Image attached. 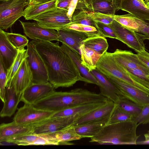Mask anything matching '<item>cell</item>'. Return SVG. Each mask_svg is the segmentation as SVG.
<instances>
[{"mask_svg":"<svg viewBox=\"0 0 149 149\" xmlns=\"http://www.w3.org/2000/svg\"><path fill=\"white\" fill-rule=\"evenodd\" d=\"M30 42L43 60L47 70L48 81L54 88L70 87L78 81L89 83L81 76L72 59L59 46V42L36 40Z\"/></svg>","mask_w":149,"mask_h":149,"instance_id":"6da1fadb","label":"cell"},{"mask_svg":"<svg viewBox=\"0 0 149 149\" xmlns=\"http://www.w3.org/2000/svg\"><path fill=\"white\" fill-rule=\"evenodd\" d=\"M108 100L100 93L77 88L69 91H55L33 105L38 109L56 112L81 104L105 102Z\"/></svg>","mask_w":149,"mask_h":149,"instance_id":"7a4b0ae2","label":"cell"},{"mask_svg":"<svg viewBox=\"0 0 149 149\" xmlns=\"http://www.w3.org/2000/svg\"><path fill=\"white\" fill-rule=\"evenodd\" d=\"M139 124L134 120L107 124L90 142L101 144L136 145L140 135L136 133Z\"/></svg>","mask_w":149,"mask_h":149,"instance_id":"3957f363","label":"cell"},{"mask_svg":"<svg viewBox=\"0 0 149 149\" xmlns=\"http://www.w3.org/2000/svg\"><path fill=\"white\" fill-rule=\"evenodd\" d=\"M29 5V0H9L0 1V29L11 27L23 16L24 8Z\"/></svg>","mask_w":149,"mask_h":149,"instance_id":"277c9868","label":"cell"},{"mask_svg":"<svg viewBox=\"0 0 149 149\" xmlns=\"http://www.w3.org/2000/svg\"><path fill=\"white\" fill-rule=\"evenodd\" d=\"M108 25L113 31L118 40L137 53L145 50L144 41L147 38L144 35L125 28L115 20Z\"/></svg>","mask_w":149,"mask_h":149,"instance_id":"5b68a950","label":"cell"},{"mask_svg":"<svg viewBox=\"0 0 149 149\" xmlns=\"http://www.w3.org/2000/svg\"><path fill=\"white\" fill-rule=\"evenodd\" d=\"M27 47L28 56L26 59L31 73L32 83L45 84L48 83L47 69L34 45L30 42Z\"/></svg>","mask_w":149,"mask_h":149,"instance_id":"8992f818","label":"cell"},{"mask_svg":"<svg viewBox=\"0 0 149 149\" xmlns=\"http://www.w3.org/2000/svg\"><path fill=\"white\" fill-rule=\"evenodd\" d=\"M68 12V10L56 7L40 15L33 20L43 27L57 31L64 29L71 23Z\"/></svg>","mask_w":149,"mask_h":149,"instance_id":"52a82bcc","label":"cell"},{"mask_svg":"<svg viewBox=\"0 0 149 149\" xmlns=\"http://www.w3.org/2000/svg\"><path fill=\"white\" fill-rule=\"evenodd\" d=\"M80 117L73 116L47 118L31 125L32 133L38 135L54 133L72 124Z\"/></svg>","mask_w":149,"mask_h":149,"instance_id":"ba28073f","label":"cell"},{"mask_svg":"<svg viewBox=\"0 0 149 149\" xmlns=\"http://www.w3.org/2000/svg\"><path fill=\"white\" fill-rule=\"evenodd\" d=\"M54 112L41 109L33 104L24 103L19 108L13 118V121L22 125H31L49 118Z\"/></svg>","mask_w":149,"mask_h":149,"instance_id":"9c48e42d","label":"cell"},{"mask_svg":"<svg viewBox=\"0 0 149 149\" xmlns=\"http://www.w3.org/2000/svg\"><path fill=\"white\" fill-rule=\"evenodd\" d=\"M123 93V96L143 107L149 103V95L141 90L111 76L106 77Z\"/></svg>","mask_w":149,"mask_h":149,"instance_id":"30bf717a","label":"cell"},{"mask_svg":"<svg viewBox=\"0 0 149 149\" xmlns=\"http://www.w3.org/2000/svg\"><path fill=\"white\" fill-rule=\"evenodd\" d=\"M26 35L33 40L58 41L57 31L53 29L46 28L36 22H23L19 20Z\"/></svg>","mask_w":149,"mask_h":149,"instance_id":"8fae6325","label":"cell"},{"mask_svg":"<svg viewBox=\"0 0 149 149\" xmlns=\"http://www.w3.org/2000/svg\"><path fill=\"white\" fill-rule=\"evenodd\" d=\"M54 88L49 82L45 84L32 83L22 95L21 101L24 103L33 104L54 92Z\"/></svg>","mask_w":149,"mask_h":149,"instance_id":"7c38bea8","label":"cell"},{"mask_svg":"<svg viewBox=\"0 0 149 149\" xmlns=\"http://www.w3.org/2000/svg\"><path fill=\"white\" fill-rule=\"evenodd\" d=\"M111 54L115 61L122 68L140 69L149 75V68L131 51L117 49Z\"/></svg>","mask_w":149,"mask_h":149,"instance_id":"4fadbf2b","label":"cell"},{"mask_svg":"<svg viewBox=\"0 0 149 149\" xmlns=\"http://www.w3.org/2000/svg\"><path fill=\"white\" fill-rule=\"evenodd\" d=\"M117 10L126 11L143 20H149V8L140 0H113Z\"/></svg>","mask_w":149,"mask_h":149,"instance_id":"5bb4252c","label":"cell"},{"mask_svg":"<svg viewBox=\"0 0 149 149\" xmlns=\"http://www.w3.org/2000/svg\"><path fill=\"white\" fill-rule=\"evenodd\" d=\"M58 41L66 45L72 50L80 55V47L82 42L88 36L78 31L68 29L57 31Z\"/></svg>","mask_w":149,"mask_h":149,"instance_id":"9a60e30c","label":"cell"},{"mask_svg":"<svg viewBox=\"0 0 149 149\" xmlns=\"http://www.w3.org/2000/svg\"><path fill=\"white\" fill-rule=\"evenodd\" d=\"M32 83L31 73L25 59L13 77L11 86H13L17 94L21 96L25 90Z\"/></svg>","mask_w":149,"mask_h":149,"instance_id":"2e32d148","label":"cell"},{"mask_svg":"<svg viewBox=\"0 0 149 149\" xmlns=\"http://www.w3.org/2000/svg\"><path fill=\"white\" fill-rule=\"evenodd\" d=\"M115 106L114 102L109 99L104 105L81 116L70 125L75 127L104 118L111 115Z\"/></svg>","mask_w":149,"mask_h":149,"instance_id":"e0dca14e","label":"cell"},{"mask_svg":"<svg viewBox=\"0 0 149 149\" xmlns=\"http://www.w3.org/2000/svg\"><path fill=\"white\" fill-rule=\"evenodd\" d=\"M18 50L7 38L5 31L0 29V62L6 73L17 55Z\"/></svg>","mask_w":149,"mask_h":149,"instance_id":"ac0fdd59","label":"cell"},{"mask_svg":"<svg viewBox=\"0 0 149 149\" xmlns=\"http://www.w3.org/2000/svg\"><path fill=\"white\" fill-rule=\"evenodd\" d=\"M97 79L100 93L103 96L115 103L119 96H123L122 93L105 76L97 69L90 72Z\"/></svg>","mask_w":149,"mask_h":149,"instance_id":"d6986e66","label":"cell"},{"mask_svg":"<svg viewBox=\"0 0 149 149\" xmlns=\"http://www.w3.org/2000/svg\"><path fill=\"white\" fill-rule=\"evenodd\" d=\"M108 100L103 102L84 104L66 109L54 112L49 118L81 117L103 106Z\"/></svg>","mask_w":149,"mask_h":149,"instance_id":"ffe728a7","label":"cell"},{"mask_svg":"<svg viewBox=\"0 0 149 149\" xmlns=\"http://www.w3.org/2000/svg\"><path fill=\"white\" fill-rule=\"evenodd\" d=\"M31 126L20 124L13 121L0 125V141L5 142L10 138L32 133Z\"/></svg>","mask_w":149,"mask_h":149,"instance_id":"44dd1931","label":"cell"},{"mask_svg":"<svg viewBox=\"0 0 149 149\" xmlns=\"http://www.w3.org/2000/svg\"><path fill=\"white\" fill-rule=\"evenodd\" d=\"M55 145L59 144L73 145L69 141L79 140L83 137L78 134L75 127L70 125L63 130L56 133L45 135Z\"/></svg>","mask_w":149,"mask_h":149,"instance_id":"7402d4cb","label":"cell"},{"mask_svg":"<svg viewBox=\"0 0 149 149\" xmlns=\"http://www.w3.org/2000/svg\"><path fill=\"white\" fill-rule=\"evenodd\" d=\"M21 96L17 95L13 86L6 88L5 100L0 113L1 117H10L15 113Z\"/></svg>","mask_w":149,"mask_h":149,"instance_id":"603a6c76","label":"cell"},{"mask_svg":"<svg viewBox=\"0 0 149 149\" xmlns=\"http://www.w3.org/2000/svg\"><path fill=\"white\" fill-rule=\"evenodd\" d=\"M110 116L100 120L76 127V131L83 138L92 137L107 124Z\"/></svg>","mask_w":149,"mask_h":149,"instance_id":"cb8c5ba5","label":"cell"},{"mask_svg":"<svg viewBox=\"0 0 149 149\" xmlns=\"http://www.w3.org/2000/svg\"><path fill=\"white\" fill-rule=\"evenodd\" d=\"M57 0L46 3L29 5L24 10L23 16L26 20H33L40 15L56 7Z\"/></svg>","mask_w":149,"mask_h":149,"instance_id":"d4e9b609","label":"cell"},{"mask_svg":"<svg viewBox=\"0 0 149 149\" xmlns=\"http://www.w3.org/2000/svg\"><path fill=\"white\" fill-rule=\"evenodd\" d=\"M79 49L81 64L89 72L96 69L97 63L102 55L86 47L83 44Z\"/></svg>","mask_w":149,"mask_h":149,"instance_id":"484cf974","label":"cell"},{"mask_svg":"<svg viewBox=\"0 0 149 149\" xmlns=\"http://www.w3.org/2000/svg\"><path fill=\"white\" fill-rule=\"evenodd\" d=\"M61 48L71 57L77 66L81 76L87 79L89 83L98 86V82L96 77L81 64V56L71 49L64 44L62 43Z\"/></svg>","mask_w":149,"mask_h":149,"instance_id":"4316f807","label":"cell"},{"mask_svg":"<svg viewBox=\"0 0 149 149\" xmlns=\"http://www.w3.org/2000/svg\"><path fill=\"white\" fill-rule=\"evenodd\" d=\"M114 20L125 28L139 32L144 26L145 22L131 14L114 16Z\"/></svg>","mask_w":149,"mask_h":149,"instance_id":"83f0119b","label":"cell"},{"mask_svg":"<svg viewBox=\"0 0 149 149\" xmlns=\"http://www.w3.org/2000/svg\"><path fill=\"white\" fill-rule=\"evenodd\" d=\"M87 10L114 16L117 10L113 1L109 0H89Z\"/></svg>","mask_w":149,"mask_h":149,"instance_id":"f1b7e54d","label":"cell"},{"mask_svg":"<svg viewBox=\"0 0 149 149\" xmlns=\"http://www.w3.org/2000/svg\"><path fill=\"white\" fill-rule=\"evenodd\" d=\"M86 47L91 49L102 55L108 49L109 45L105 37L101 36L88 38L82 42Z\"/></svg>","mask_w":149,"mask_h":149,"instance_id":"f546056e","label":"cell"},{"mask_svg":"<svg viewBox=\"0 0 149 149\" xmlns=\"http://www.w3.org/2000/svg\"><path fill=\"white\" fill-rule=\"evenodd\" d=\"M114 103L121 109L132 116L134 119L143 108L123 96H119L118 100Z\"/></svg>","mask_w":149,"mask_h":149,"instance_id":"4dcf8cb0","label":"cell"},{"mask_svg":"<svg viewBox=\"0 0 149 149\" xmlns=\"http://www.w3.org/2000/svg\"><path fill=\"white\" fill-rule=\"evenodd\" d=\"M18 52L13 63L7 73L6 88L11 86L12 79L23 61L28 56L27 49H18Z\"/></svg>","mask_w":149,"mask_h":149,"instance_id":"1f68e13d","label":"cell"},{"mask_svg":"<svg viewBox=\"0 0 149 149\" xmlns=\"http://www.w3.org/2000/svg\"><path fill=\"white\" fill-rule=\"evenodd\" d=\"M70 24H81L96 28L95 22L92 19L86 10L74 11Z\"/></svg>","mask_w":149,"mask_h":149,"instance_id":"d6a6232c","label":"cell"},{"mask_svg":"<svg viewBox=\"0 0 149 149\" xmlns=\"http://www.w3.org/2000/svg\"><path fill=\"white\" fill-rule=\"evenodd\" d=\"M38 136V135L31 133L10 138L5 142L18 145H32Z\"/></svg>","mask_w":149,"mask_h":149,"instance_id":"836d02e7","label":"cell"},{"mask_svg":"<svg viewBox=\"0 0 149 149\" xmlns=\"http://www.w3.org/2000/svg\"><path fill=\"white\" fill-rule=\"evenodd\" d=\"M6 36L10 43L17 49H21L27 46L29 40L26 37L21 34L5 32Z\"/></svg>","mask_w":149,"mask_h":149,"instance_id":"e575fe53","label":"cell"},{"mask_svg":"<svg viewBox=\"0 0 149 149\" xmlns=\"http://www.w3.org/2000/svg\"><path fill=\"white\" fill-rule=\"evenodd\" d=\"M123 68L136 81L149 88V74L139 69Z\"/></svg>","mask_w":149,"mask_h":149,"instance_id":"d590c367","label":"cell"},{"mask_svg":"<svg viewBox=\"0 0 149 149\" xmlns=\"http://www.w3.org/2000/svg\"><path fill=\"white\" fill-rule=\"evenodd\" d=\"M134 119L132 116L121 109L116 104L107 124L133 120Z\"/></svg>","mask_w":149,"mask_h":149,"instance_id":"8d00e7d4","label":"cell"},{"mask_svg":"<svg viewBox=\"0 0 149 149\" xmlns=\"http://www.w3.org/2000/svg\"><path fill=\"white\" fill-rule=\"evenodd\" d=\"M64 29H68L78 31L86 35L88 38L95 36H102L96 28L91 26L81 24H69L67 25Z\"/></svg>","mask_w":149,"mask_h":149,"instance_id":"74e56055","label":"cell"},{"mask_svg":"<svg viewBox=\"0 0 149 149\" xmlns=\"http://www.w3.org/2000/svg\"><path fill=\"white\" fill-rule=\"evenodd\" d=\"M92 19L95 21L98 22L108 25L114 20V16L87 10Z\"/></svg>","mask_w":149,"mask_h":149,"instance_id":"f35d334b","label":"cell"},{"mask_svg":"<svg viewBox=\"0 0 149 149\" xmlns=\"http://www.w3.org/2000/svg\"><path fill=\"white\" fill-rule=\"evenodd\" d=\"M95 22L96 27L104 37H109L118 40V38L113 29L108 25L102 23Z\"/></svg>","mask_w":149,"mask_h":149,"instance_id":"ab89813d","label":"cell"},{"mask_svg":"<svg viewBox=\"0 0 149 149\" xmlns=\"http://www.w3.org/2000/svg\"><path fill=\"white\" fill-rule=\"evenodd\" d=\"M6 72L0 62V97L3 103L5 101L6 92Z\"/></svg>","mask_w":149,"mask_h":149,"instance_id":"60d3db41","label":"cell"},{"mask_svg":"<svg viewBox=\"0 0 149 149\" xmlns=\"http://www.w3.org/2000/svg\"><path fill=\"white\" fill-rule=\"evenodd\" d=\"M134 120L139 125L149 124V103L143 107L141 112Z\"/></svg>","mask_w":149,"mask_h":149,"instance_id":"b9f144b4","label":"cell"},{"mask_svg":"<svg viewBox=\"0 0 149 149\" xmlns=\"http://www.w3.org/2000/svg\"><path fill=\"white\" fill-rule=\"evenodd\" d=\"M136 55L139 60L149 68V53L144 50L137 53Z\"/></svg>","mask_w":149,"mask_h":149,"instance_id":"7bdbcfd3","label":"cell"},{"mask_svg":"<svg viewBox=\"0 0 149 149\" xmlns=\"http://www.w3.org/2000/svg\"><path fill=\"white\" fill-rule=\"evenodd\" d=\"M71 1V0H57L56 7L68 10Z\"/></svg>","mask_w":149,"mask_h":149,"instance_id":"ee69618b","label":"cell"},{"mask_svg":"<svg viewBox=\"0 0 149 149\" xmlns=\"http://www.w3.org/2000/svg\"><path fill=\"white\" fill-rule=\"evenodd\" d=\"M145 22L144 26L138 32L144 35L149 40V20H144Z\"/></svg>","mask_w":149,"mask_h":149,"instance_id":"f6af8a7d","label":"cell"},{"mask_svg":"<svg viewBox=\"0 0 149 149\" xmlns=\"http://www.w3.org/2000/svg\"><path fill=\"white\" fill-rule=\"evenodd\" d=\"M53 0H34L31 4L44 3Z\"/></svg>","mask_w":149,"mask_h":149,"instance_id":"bcb514c9","label":"cell"},{"mask_svg":"<svg viewBox=\"0 0 149 149\" xmlns=\"http://www.w3.org/2000/svg\"><path fill=\"white\" fill-rule=\"evenodd\" d=\"M136 144H149V139H145L144 141L137 142Z\"/></svg>","mask_w":149,"mask_h":149,"instance_id":"7dc6e473","label":"cell"},{"mask_svg":"<svg viewBox=\"0 0 149 149\" xmlns=\"http://www.w3.org/2000/svg\"><path fill=\"white\" fill-rule=\"evenodd\" d=\"M144 136L145 139H149V130L148 131L147 133L144 134Z\"/></svg>","mask_w":149,"mask_h":149,"instance_id":"c3c4849f","label":"cell"},{"mask_svg":"<svg viewBox=\"0 0 149 149\" xmlns=\"http://www.w3.org/2000/svg\"><path fill=\"white\" fill-rule=\"evenodd\" d=\"M144 2L145 4L146 5L149 3V0H145Z\"/></svg>","mask_w":149,"mask_h":149,"instance_id":"681fc988","label":"cell"},{"mask_svg":"<svg viewBox=\"0 0 149 149\" xmlns=\"http://www.w3.org/2000/svg\"><path fill=\"white\" fill-rule=\"evenodd\" d=\"M34 0H29V5H31Z\"/></svg>","mask_w":149,"mask_h":149,"instance_id":"f907efd6","label":"cell"},{"mask_svg":"<svg viewBox=\"0 0 149 149\" xmlns=\"http://www.w3.org/2000/svg\"><path fill=\"white\" fill-rule=\"evenodd\" d=\"M146 6L147 7L149 8V3L146 5Z\"/></svg>","mask_w":149,"mask_h":149,"instance_id":"816d5d0a","label":"cell"},{"mask_svg":"<svg viewBox=\"0 0 149 149\" xmlns=\"http://www.w3.org/2000/svg\"><path fill=\"white\" fill-rule=\"evenodd\" d=\"M9 0H0V1H8Z\"/></svg>","mask_w":149,"mask_h":149,"instance_id":"f5cc1de1","label":"cell"},{"mask_svg":"<svg viewBox=\"0 0 149 149\" xmlns=\"http://www.w3.org/2000/svg\"><path fill=\"white\" fill-rule=\"evenodd\" d=\"M143 3H144V1L143 0H140Z\"/></svg>","mask_w":149,"mask_h":149,"instance_id":"db71d44e","label":"cell"},{"mask_svg":"<svg viewBox=\"0 0 149 149\" xmlns=\"http://www.w3.org/2000/svg\"><path fill=\"white\" fill-rule=\"evenodd\" d=\"M110 0V1H113V0Z\"/></svg>","mask_w":149,"mask_h":149,"instance_id":"11a10c76","label":"cell"}]
</instances>
